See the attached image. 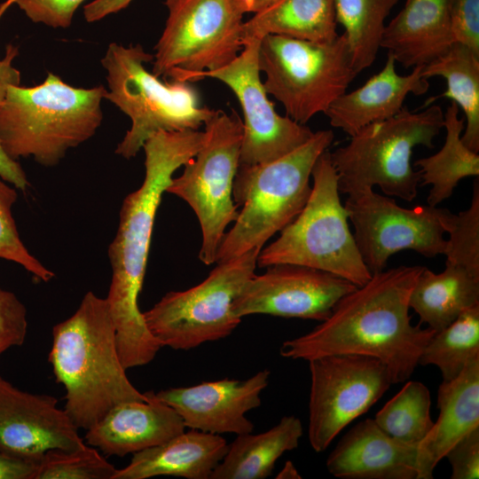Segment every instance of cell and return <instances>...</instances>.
<instances>
[{
    "mask_svg": "<svg viewBox=\"0 0 479 479\" xmlns=\"http://www.w3.org/2000/svg\"><path fill=\"white\" fill-rule=\"evenodd\" d=\"M0 176V258L14 262L38 279L48 282L54 273L33 256L23 244L12 216L16 188Z\"/></svg>",
    "mask_w": 479,
    "mask_h": 479,
    "instance_id": "cell-35",
    "label": "cell"
},
{
    "mask_svg": "<svg viewBox=\"0 0 479 479\" xmlns=\"http://www.w3.org/2000/svg\"><path fill=\"white\" fill-rule=\"evenodd\" d=\"M398 0H334L337 23L344 27L352 64L360 73L374 62L385 20Z\"/></svg>",
    "mask_w": 479,
    "mask_h": 479,
    "instance_id": "cell-30",
    "label": "cell"
},
{
    "mask_svg": "<svg viewBox=\"0 0 479 479\" xmlns=\"http://www.w3.org/2000/svg\"><path fill=\"white\" fill-rule=\"evenodd\" d=\"M270 375L268 369H263L244 381L226 378L153 393L180 416L185 428L215 435H241L254 430L246 413L261 405V393Z\"/></svg>",
    "mask_w": 479,
    "mask_h": 479,
    "instance_id": "cell-18",
    "label": "cell"
},
{
    "mask_svg": "<svg viewBox=\"0 0 479 479\" xmlns=\"http://www.w3.org/2000/svg\"><path fill=\"white\" fill-rule=\"evenodd\" d=\"M258 66L266 92L300 124L325 114L358 74L344 34L324 43L267 35L260 41Z\"/></svg>",
    "mask_w": 479,
    "mask_h": 479,
    "instance_id": "cell-9",
    "label": "cell"
},
{
    "mask_svg": "<svg viewBox=\"0 0 479 479\" xmlns=\"http://www.w3.org/2000/svg\"><path fill=\"white\" fill-rule=\"evenodd\" d=\"M27 331V310L11 291L0 287V356L15 346H21Z\"/></svg>",
    "mask_w": 479,
    "mask_h": 479,
    "instance_id": "cell-36",
    "label": "cell"
},
{
    "mask_svg": "<svg viewBox=\"0 0 479 479\" xmlns=\"http://www.w3.org/2000/svg\"><path fill=\"white\" fill-rule=\"evenodd\" d=\"M423 268L402 265L373 274L314 329L284 342L280 355L307 361L337 354L372 357L386 365L393 384L404 382L436 333L412 326L409 314L410 295Z\"/></svg>",
    "mask_w": 479,
    "mask_h": 479,
    "instance_id": "cell-1",
    "label": "cell"
},
{
    "mask_svg": "<svg viewBox=\"0 0 479 479\" xmlns=\"http://www.w3.org/2000/svg\"><path fill=\"white\" fill-rule=\"evenodd\" d=\"M85 0H13L26 16L35 23L54 28H67L77 8Z\"/></svg>",
    "mask_w": 479,
    "mask_h": 479,
    "instance_id": "cell-37",
    "label": "cell"
},
{
    "mask_svg": "<svg viewBox=\"0 0 479 479\" xmlns=\"http://www.w3.org/2000/svg\"><path fill=\"white\" fill-rule=\"evenodd\" d=\"M260 41L246 43L237 58L222 68L187 74L178 80L191 82L214 78L233 91L244 117L240 156L242 165L279 159L303 145L314 134L305 124L279 114L268 98L258 66Z\"/></svg>",
    "mask_w": 479,
    "mask_h": 479,
    "instance_id": "cell-15",
    "label": "cell"
},
{
    "mask_svg": "<svg viewBox=\"0 0 479 479\" xmlns=\"http://www.w3.org/2000/svg\"><path fill=\"white\" fill-rule=\"evenodd\" d=\"M0 176L16 189L26 191L29 182L20 163L9 157L0 145Z\"/></svg>",
    "mask_w": 479,
    "mask_h": 479,
    "instance_id": "cell-42",
    "label": "cell"
},
{
    "mask_svg": "<svg viewBox=\"0 0 479 479\" xmlns=\"http://www.w3.org/2000/svg\"><path fill=\"white\" fill-rule=\"evenodd\" d=\"M439 415L417 447V479H432L449 450L479 428V356L454 380L442 381L437 392Z\"/></svg>",
    "mask_w": 479,
    "mask_h": 479,
    "instance_id": "cell-22",
    "label": "cell"
},
{
    "mask_svg": "<svg viewBox=\"0 0 479 479\" xmlns=\"http://www.w3.org/2000/svg\"><path fill=\"white\" fill-rule=\"evenodd\" d=\"M13 4V0H6L0 4V19ZM18 47L9 44L5 50L4 59H0V106L2 105L10 86H18L20 83V73L12 65L13 59L18 56Z\"/></svg>",
    "mask_w": 479,
    "mask_h": 479,
    "instance_id": "cell-40",
    "label": "cell"
},
{
    "mask_svg": "<svg viewBox=\"0 0 479 479\" xmlns=\"http://www.w3.org/2000/svg\"><path fill=\"white\" fill-rule=\"evenodd\" d=\"M445 264L458 265L479 277V182L475 180L469 208L454 214L447 232Z\"/></svg>",
    "mask_w": 479,
    "mask_h": 479,
    "instance_id": "cell-34",
    "label": "cell"
},
{
    "mask_svg": "<svg viewBox=\"0 0 479 479\" xmlns=\"http://www.w3.org/2000/svg\"><path fill=\"white\" fill-rule=\"evenodd\" d=\"M357 287L320 270L275 264L254 274L232 303L233 314L242 318L253 314L324 321L337 302Z\"/></svg>",
    "mask_w": 479,
    "mask_h": 479,
    "instance_id": "cell-16",
    "label": "cell"
},
{
    "mask_svg": "<svg viewBox=\"0 0 479 479\" xmlns=\"http://www.w3.org/2000/svg\"><path fill=\"white\" fill-rule=\"evenodd\" d=\"M310 197L301 212L263 247L257 266L296 264L329 272L357 287L372 277L357 249L341 202L338 177L330 151L323 152L312 170Z\"/></svg>",
    "mask_w": 479,
    "mask_h": 479,
    "instance_id": "cell-7",
    "label": "cell"
},
{
    "mask_svg": "<svg viewBox=\"0 0 479 479\" xmlns=\"http://www.w3.org/2000/svg\"><path fill=\"white\" fill-rule=\"evenodd\" d=\"M48 360L66 389L64 410L78 428L88 430L117 404L149 399L127 377L106 298L91 291L53 326Z\"/></svg>",
    "mask_w": 479,
    "mask_h": 479,
    "instance_id": "cell-3",
    "label": "cell"
},
{
    "mask_svg": "<svg viewBox=\"0 0 479 479\" xmlns=\"http://www.w3.org/2000/svg\"><path fill=\"white\" fill-rule=\"evenodd\" d=\"M344 206L357 249L372 275L385 270L389 258L402 250L425 257L444 254V234L454 217L447 208L430 205L406 208L373 189L348 196Z\"/></svg>",
    "mask_w": 479,
    "mask_h": 479,
    "instance_id": "cell-13",
    "label": "cell"
},
{
    "mask_svg": "<svg viewBox=\"0 0 479 479\" xmlns=\"http://www.w3.org/2000/svg\"><path fill=\"white\" fill-rule=\"evenodd\" d=\"M445 458L452 467V479H478L479 428L471 431L456 443Z\"/></svg>",
    "mask_w": 479,
    "mask_h": 479,
    "instance_id": "cell-39",
    "label": "cell"
},
{
    "mask_svg": "<svg viewBox=\"0 0 479 479\" xmlns=\"http://www.w3.org/2000/svg\"><path fill=\"white\" fill-rule=\"evenodd\" d=\"M106 92L103 86L73 87L51 73L36 86H10L0 106L2 148L15 161L32 157L56 166L96 133Z\"/></svg>",
    "mask_w": 479,
    "mask_h": 479,
    "instance_id": "cell-4",
    "label": "cell"
},
{
    "mask_svg": "<svg viewBox=\"0 0 479 479\" xmlns=\"http://www.w3.org/2000/svg\"><path fill=\"white\" fill-rule=\"evenodd\" d=\"M277 479H300L302 478L295 466L291 460L286 461L282 469L276 475Z\"/></svg>",
    "mask_w": 479,
    "mask_h": 479,
    "instance_id": "cell-45",
    "label": "cell"
},
{
    "mask_svg": "<svg viewBox=\"0 0 479 479\" xmlns=\"http://www.w3.org/2000/svg\"><path fill=\"white\" fill-rule=\"evenodd\" d=\"M116 469L85 444L75 450L47 452L39 460L35 479H113Z\"/></svg>",
    "mask_w": 479,
    "mask_h": 479,
    "instance_id": "cell-33",
    "label": "cell"
},
{
    "mask_svg": "<svg viewBox=\"0 0 479 479\" xmlns=\"http://www.w3.org/2000/svg\"><path fill=\"white\" fill-rule=\"evenodd\" d=\"M205 140L198 130L161 131L144 144L145 178L126 196L116 235L109 246L112 279L106 297L115 328L118 352L126 365L152 360L161 344L148 329L138 307L154 220L174 172L196 155Z\"/></svg>",
    "mask_w": 479,
    "mask_h": 479,
    "instance_id": "cell-2",
    "label": "cell"
},
{
    "mask_svg": "<svg viewBox=\"0 0 479 479\" xmlns=\"http://www.w3.org/2000/svg\"><path fill=\"white\" fill-rule=\"evenodd\" d=\"M431 397L420 381H410L376 413L374 421L393 438L418 445L431 430Z\"/></svg>",
    "mask_w": 479,
    "mask_h": 479,
    "instance_id": "cell-32",
    "label": "cell"
},
{
    "mask_svg": "<svg viewBox=\"0 0 479 479\" xmlns=\"http://www.w3.org/2000/svg\"><path fill=\"white\" fill-rule=\"evenodd\" d=\"M476 356H479V305L466 310L448 326L436 332L424 347L419 365L436 366L443 381H450Z\"/></svg>",
    "mask_w": 479,
    "mask_h": 479,
    "instance_id": "cell-31",
    "label": "cell"
},
{
    "mask_svg": "<svg viewBox=\"0 0 479 479\" xmlns=\"http://www.w3.org/2000/svg\"><path fill=\"white\" fill-rule=\"evenodd\" d=\"M240 9L244 13L253 12L257 13L270 7L279 0H233Z\"/></svg>",
    "mask_w": 479,
    "mask_h": 479,
    "instance_id": "cell-44",
    "label": "cell"
},
{
    "mask_svg": "<svg viewBox=\"0 0 479 479\" xmlns=\"http://www.w3.org/2000/svg\"><path fill=\"white\" fill-rule=\"evenodd\" d=\"M147 401H130L115 405L87 430L85 440L106 455L122 457L162 444L182 433L185 426L168 404L153 391Z\"/></svg>",
    "mask_w": 479,
    "mask_h": 479,
    "instance_id": "cell-20",
    "label": "cell"
},
{
    "mask_svg": "<svg viewBox=\"0 0 479 479\" xmlns=\"http://www.w3.org/2000/svg\"><path fill=\"white\" fill-rule=\"evenodd\" d=\"M459 108L454 102L444 114L446 131L442 148L433 155L414 161L420 168V185H430L428 205L437 206L449 199L459 181L467 177H478L479 155L461 140L465 118L459 117Z\"/></svg>",
    "mask_w": 479,
    "mask_h": 479,
    "instance_id": "cell-29",
    "label": "cell"
},
{
    "mask_svg": "<svg viewBox=\"0 0 479 479\" xmlns=\"http://www.w3.org/2000/svg\"><path fill=\"white\" fill-rule=\"evenodd\" d=\"M227 449L228 444L221 435L195 429L183 431L162 444L134 453L126 467L116 469L113 479L159 475L210 479Z\"/></svg>",
    "mask_w": 479,
    "mask_h": 479,
    "instance_id": "cell-24",
    "label": "cell"
},
{
    "mask_svg": "<svg viewBox=\"0 0 479 479\" xmlns=\"http://www.w3.org/2000/svg\"><path fill=\"white\" fill-rule=\"evenodd\" d=\"M38 463L0 452V479H35Z\"/></svg>",
    "mask_w": 479,
    "mask_h": 479,
    "instance_id": "cell-41",
    "label": "cell"
},
{
    "mask_svg": "<svg viewBox=\"0 0 479 479\" xmlns=\"http://www.w3.org/2000/svg\"><path fill=\"white\" fill-rule=\"evenodd\" d=\"M334 137L331 130H318L303 145L279 159L239 165L232 197L241 209L222 240L216 263L253 248L262 249L301 212L311 192L312 168L332 145Z\"/></svg>",
    "mask_w": 479,
    "mask_h": 479,
    "instance_id": "cell-5",
    "label": "cell"
},
{
    "mask_svg": "<svg viewBox=\"0 0 479 479\" xmlns=\"http://www.w3.org/2000/svg\"><path fill=\"white\" fill-rule=\"evenodd\" d=\"M169 15L156 43L153 74L178 81L214 71L243 49V13L233 0H165Z\"/></svg>",
    "mask_w": 479,
    "mask_h": 479,
    "instance_id": "cell-12",
    "label": "cell"
},
{
    "mask_svg": "<svg viewBox=\"0 0 479 479\" xmlns=\"http://www.w3.org/2000/svg\"><path fill=\"white\" fill-rule=\"evenodd\" d=\"M417 447L365 419L338 442L326 459V468L342 479H417Z\"/></svg>",
    "mask_w": 479,
    "mask_h": 479,
    "instance_id": "cell-19",
    "label": "cell"
},
{
    "mask_svg": "<svg viewBox=\"0 0 479 479\" xmlns=\"http://www.w3.org/2000/svg\"><path fill=\"white\" fill-rule=\"evenodd\" d=\"M395 65L394 57L388 52L386 63L379 73L334 101L325 113L331 126L351 137L372 122L396 115L408 94L420 96L428 91L429 82L421 75L422 66L415 67L407 75H400Z\"/></svg>",
    "mask_w": 479,
    "mask_h": 479,
    "instance_id": "cell-21",
    "label": "cell"
},
{
    "mask_svg": "<svg viewBox=\"0 0 479 479\" xmlns=\"http://www.w3.org/2000/svg\"><path fill=\"white\" fill-rule=\"evenodd\" d=\"M310 373L308 437L324 452L354 420L365 413L393 384L379 359L354 354L308 361Z\"/></svg>",
    "mask_w": 479,
    "mask_h": 479,
    "instance_id": "cell-14",
    "label": "cell"
},
{
    "mask_svg": "<svg viewBox=\"0 0 479 479\" xmlns=\"http://www.w3.org/2000/svg\"><path fill=\"white\" fill-rule=\"evenodd\" d=\"M205 141L183 173L172 178L166 192L184 200L195 213L201 229L200 260L216 263L226 227L238 215L232 186L240 165L243 123L237 113L222 110L205 123Z\"/></svg>",
    "mask_w": 479,
    "mask_h": 479,
    "instance_id": "cell-11",
    "label": "cell"
},
{
    "mask_svg": "<svg viewBox=\"0 0 479 479\" xmlns=\"http://www.w3.org/2000/svg\"><path fill=\"white\" fill-rule=\"evenodd\" d=\"M409 305L420 323L438 332L466 310L479 305V277L458 265L445 264L440 273L424 267L412 290Z\"/></svg>",
    "mask_w": 479,
    "mask_h": 479,
    "instance_id": "cell-25",
    "label": "cell"
},
{
    "mask_svg": "<svg viewBox=\"0 0 479 479\" xmlns=\"http://www.w3.org/2000/svg\"><path fill=\"white\" fill-rule=\"evenodd\" d=\"M133 0H94L83 8L86 21L95 22L125 9Z\"/></svg>",
    "mask_w": 479,
    "mask_h": 479,
    "instance_id": "cell-43",
    "label": "cell"
},
{
    "mask_svg": "<svg viewBox=\"0 0 479 479\" xmlns=\"http://www.w3.org/2000/svg\"><path fill=\"white\" fill-rule=\"evenodd\" d=\"M55 397L32 394L0 375V452L39 463L51 450L85 444L78 428Z\"/></svg>",
    "mask_w": 479,
    "mask_h": 479,
    "instance_id": "cell-17",
    "label": "cell"
},
{
    "mask_svg": "<svg viewBox=\"0 0 479 479\" xmlns=\"http://www.w3.org/2000/svg\"><path fill=\"white\" fill-rule=\"evenodd\" d=\"M153 55L140 44L112 43L101 59L106 71L110 100L128 115L131 126L118 144L115 153L135 157L145 142L161 131L199 130L216 110L200 105L196 90L187 82H162L148 72L145 63Z\"/></svg>",
    "mask_w": 479,
    "mask_h": 479,
    "instance_id": "cell-8",
    "label": "cell"
},
{
    "mask_svg": "<svg viewBox=\"0 0 479 479\" xmlns=\"http://www.w3.org/2000/svg\"><path fill=\"white\" fill-rule=\"evenodd\" d=\"M334 0H279L242 25V43L267 35L324 43L338 36Z\"/></svg>",
    "mask_w": 479,
    "mask_h": 479,
    "instance_id": "cell-27",
    "label": "cell"
},
{
    "mask_svg": "<svg viewBox=\"0 0 479 479\" xmlns=\"http://www.w3.org/2000/svg\"><path fill=\"white\" fill-rule=\"evenodd\" d=\"M452 29L455 43L479 55V0H453Z\"/></svg>",
    "mask_w": 479,
    "mask_h": 479,
    "instance_id": "cell-38",
    "label": "cell"
},
{
    "mask_svg": "<svg viewBox=\"0 0 479 479\" xmlns=\"http://www.w3.org/2000/svg\"><path fill=\"white\" fill-rule=\"evenodd\" d=\"M453 0H406L385 26L381 48L404 68L424 66L455 43L452 29Z\"/></svg>",
    "mask_w": 479,
    "mask_h": 479,
    "instance_id": "cell-23",
    "label": "cell"
},
{
    "mask_svg": "<svg viewBox=\"0 0 479 479\" xmlns=\"http://www.w3.org/2000/svg\"><path fill=\"white\" fill-rule=\"evenodd\" d=\"M421 75L428 79L441 76L446 81V90L425 101L421 108L440 98L456 103L465 114L466 125L461 135L463 143L479 152V55L466 45L453 43L443 55L422 66Z\"/></svg>",
    "mask_w": 479,
    "mask_h": 479,
    "instance_id": "cell-28",
    "label": "cell"
},
{
    "mask_svg": "<svg viewBox=\"0 0 479 479\" xmlns=\"http://www.w3.org/2000/svg\"><path fill=\"white\" fill-rule=\"evenodd\" d=\"M260 248L217 263L200 284L170 291L150 310L145 322L162 347L188 350L229 336L241 318L232 303L246 282L255 274Z\"/></svg>",
    "mask_w": 479,
    "mask_h": 479,
    "instance_id": "cell-10",
    "label": "cell"
},
{
    "mask_svg": "<svg viewBox=\"0 0 479 479\" xmlns=\"http://www.w3.org/2000/svg\"><path fill=\"white\" fill-rule=\"evenodd\" d=\"M424 108L411 112L403 106L396 115L363 127L346 145L330 152L340 193L355 196L378 186L387 196L415 199L421 178L412 165L413 149L433 148L444 128L441 106Z\"/></svg>",
    "mask_w": 479,
    "mask_h": 479,
    "instance_id": "cell-6",
    "label": "cell"
},
{
    "mask_svg": "<svg viewBox=\"0 0 479 479\" xmlns=\"http://www.w3.org/2000/svg\"><path fill=\"white\" fill-rule=\"evenodd\" d=\"M302 434L300 419L289 415L265 432L237 435L210 479L267 478L277 460L298 447Z\"/></svg>",
    "mask_w": 479,
    "mask_h": 479,
    "instance_id": "cell-26",
    "label": "cell"
}]
</instances>
